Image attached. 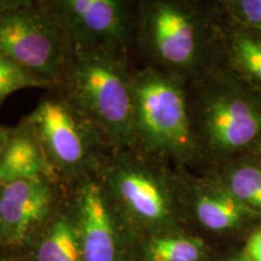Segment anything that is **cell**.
<instances>
[{"instance_id": "5b68a950", "label": "cell", "mask_w": 261, "mask_h": 261, "mask_svg": "<svg viewBox=\"0 0 261 261\" xmlns=\"http://www.w3.org/2000/svg\"><path fill=\"white\" fill-rule=\"evenodd\" d=\"M136 149L180 171L202 162L192 130L187 83L144 65L132 73Z\"/></svg>"}, {"instance_id": "ffe728a7", "label": "cell", "mask_w": 261, "mask_h": 261, "mask_svg": "<svg viewBox=\"0 0 261 261\" xmlns=\"http://www.w3.org/2000/svg\"><path fill=\"white\" fill-rule=\"evenodd\" d=\"M9 133H10V127H5V126L0 125V159H2L3 151H4V149H5L6 142H8Z\"/></svg>"}, {"instance_id": "30bf717a", "label": "cell", "mask_w": 261, "mask_h": 261, "mask_svg": "<svg viewBox=\"0 0 261 261\" xmlns=\"http://www.w3.org/2000/svg\"><path fill=\"white\" fill-rule=\"evenodd\" d=\"M83 261H120L122 220L96 174L69 188Z\"/></svg>"}, {"instance_id": "5bb4252c", "label": "cell", "mask_w": 261, "mask_h": 261, "mask_svg": "<svg viewBox=\"0 0 261 261\" xmlns=\"http://www.w3.org/2000/svg\"><path fill=\"white\" fill-rule=\"evenodd\" d=\"M31 241L33 261H83L69 190L60 210L39 228Z\"/></svg>"}, {"instance_id": "9c48e42d", "label": "cell", "mask_w": 261, "mask_h": 261, "mask_svg": "<svg viewBox=\"0 0 261 261\" xmlns=\"http://www.w3.org/2000/svg\"><path fill=\"white\" fill-rule=\"evenodd\" d=\"M68 190L46 177L0 185V242L10 248L28 244L60 210Z\"/></svg>"}, {"instance_id": "ac0fdd59", "label": "cell", "mask_w": 261, "mask_h": 261, "mask_svg": "<svg viewBox=\"0 0 261 261\" xmlns=\"http://www.w3.org/2000/svg\"><path fill=\"white\" fill-rule=\"evenodd\" d=\"M219 5L233 22L261 31V0H226L220 2Z\"/></svg>"}, {"instance_id": "8992f818", "label": "cell", "mask_w": 261, "mask_h": 261, "mask_svg": "<svg viewBox=\"0 0 261 261\" xmlns=\"http://www.w3.org/2000/svg\"><path fill=\"white\" fill-rule=\"evenodd\" d=\"M24 120L55 177L67 189L96 174L113 150L99 128L60 89L46 91Z\"/></svg>"}, {"instance_id": "8fae6325", "label": "cell", "mask_w": 261, "mask_h": 261, "mask_svg": "<svg viewBox=\"0 0 261 261\" xmlns=\"http://www.w3.org/2000/svg\"><path fill=\"white\" fill-rule=\"evenodd\" d=\"M185 178L189 211L205 230L231 232L261 218L241 203L212 169L203 175L187 171Z\"/></svg>"}, {"instance_id": "6da1fadb", "label": "cell", "mask_w": 261, "mask_h": 261, "mask_svg": "<svg viewBox=\"0 0 261 261\" xmlns=\"http://www.w3.org/2000/svg\"><path fill=\"white\" fill-rule=\"evenodd\" d=\"M185 83L202 162L217 167L244 156H261L259 92L215 63Z\"/></svg>"}, {"instance_id": "7c38bea8", "label": "cell", "mask_w": 261, "mask_h": 261, "mask_svg": "<svg viewBox=\"0 0 261 261\" xmlns=\"http://www.w3.org/2000/svg\"><path fill=\"white\" fill-rule=\"evenodd\" d=\"M219 6L213 63L261 94V31L233 22Z\"/></svg>"}, {"instance_id": "ba28073f", "label": "cell", "mask_w": 261, "mask_h": 261, "mask_svg": "<svg viewBox=\"0 0 261 261\" xmlns=\"http://www.w3.org/2000/svg\"><path fill=\"white\" fill-rule=\"evenodd\" d=\"M73 50L128 54L135 45L136 4L126 0H40Z\"/></svg>"}, {"instance_id": "2e32d148", "label": "cell", "mask_w": 261, "mask_h": 261, "mask_svg": "<svg viewBox=\"0 0 261 261\" xmlns=\"http://www.w3.org/2000/svg\"><path fill=\"white\" fill-rule=\"evenodd\" d=\"M205 255L200 237L178 230L149 236L142 243L143 261H204Z\"/></svg>"}, {"instance_id": "52a82bcc", "label": "cell", "mask_w": 261, "mask_h": 261, "mask_svg": "<svg viewBox=\"0 0 261 261\" xmlns=\"http://www.w3.org/2000/svg\"><path fill=\"white\" fill-rule=\"evenodd\" d=\"M0 51L60 89L73 46L40 0H0Z\"/></svg>"}, {"instance_id": "3957f363", "label": "cell", "mask_w": 261, "mask_h": 261, "mask_svg": "<svg viewBox=\"0 0 261 261\" xmlns=\"http://www.w3.org/2000/svg\"><path fill=\"white\" fill-rule=\"evenodd\" d=\"M218 21V5L142 0L136 4L135 44L145 65L188 81L213 63Z\"/></svg>"}, {"instance_id": "d6986e66", "label": "cell", "mask_w": 261, "mask_h": 261, "mask_svg": "<svg viewBox=\"0 0 261 261\" xmlns=\"http://www.w3.org/2000/svg\"><path fill=\"white\" fill-rule=\"evenodd\" d=\"M242 255L247 261H261V225L248 236Z\"/></svg>"}, {"instance_id": "e0dca14e", "label": "cell", "mask_w": 261, "mask_h": 261, "mask_svg": "<svg viewBox=\"0 0 261 261\" xmlns=\"http://www.w3.org/2000/svg\"><path fill=\"white\" fill-rule=\"evenodd\" d=\"M25 89L56 90L54 85L33 75L0 51V107L11 94Z\"/></svg>"}, {"instance_id": "277c9868", "label": "cell", "mask_w": 261, "mask_h": 261, "mask_svg": "<svg viewBox=\"0 0 261 261\" xmlns=\"http://www.w3.org/2000/svg\"><path fill=\"white\" fill-rule=\"evenodd\" d=\"M127 55L73 50L60 90L99 128L113 150L136 149L132 73Z\"/></svg>"}, {"instance_id": "9a60e30c", "label": "cell", "mask_w": 261, "mask_h": 261, "mask_svg": "<svg viewBox=\"0 0 261 261\" xmlns=\"http://www.w3.org/2000/svg\"><path fill=\"white\" fill-rule=\"evenodd\" d=\"M211 169L241 203L261 217V156H244Z\"/></svg>"}, {"instance_id": "7a4b0ae2", "label": "cell", "mask_w": 261, "mask_h": 261, "mask_svg": "<svg viewBox=\"0 0 261 261\" xmlns=\"http://www.w3.org/2000/svg\"><path fill=\"white\" fill-rule=\"evenodd\" d=\"M185 172L138 149L112 150L96 175L120 219L148 236L175 231L189 211Z\"/></svg>"}, {"instance_id": "44dd1931", "label": "cell", "mask_w": 261, "mask_h": 261, "mask_svg": "<svg viewBox=\"0 0 261 261\" xmlns=\"http://www.w3.org/2000/svg\"><path fill=\"white\" fill-rule=\"evenodd\" d=\"M234 257V261H247L244 259L243 255H240V256H233Z\"/></svg>"}, {"instance_id": "4fadbf2b", "label": "cell", "mask_w": 261, "mask_h": 261, "mask_svg": "<svg viewBox=\"0 0 261 261\" xmlns=\"http://www.w3.org/2000/svg\"><path fill=\"white\" fill-rule=\"evenodd\" d=\"M42 177L57 180L40 143L23 119L17 126L10 127L8 142L0 159V185Z\"/></svg>"}]
</instances>
